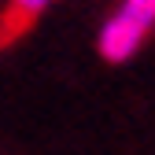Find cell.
Listing matches in <instances>:
<instances>
[{"instance_id": "obj_1", "label": "cell", "mask_w": 155, "mask_h": 155, "mask_svg": "<svg viewBox=\"0 0 155 155\" xmlns=\"http://www.w3.org/2000/svg\"><path fill=\"white\" fill-rule=\"evenodd\" d=\"M151 30H155V0H122L118 15L100 33V55L111 63H122L140 48V41Z\"/></svg>"}, {"instance_id": "obj_2", "label": "cell", "mask_w": 155, "mask_h": 155, "mask_svg": "<svg viewBox=\"0 0 155 155\" xmlns=\"http://www.w3.org/2000/svg\"><path fill=\"white\" fill-rule=\"evenodd\" d=\"M48 4L52 0H8L4 11H0V52L11 48L22 33H30Z\"/></svg>"}]
</instances>
